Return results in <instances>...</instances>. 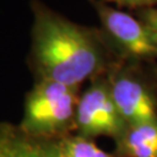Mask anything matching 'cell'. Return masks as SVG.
I'll use <instances>...</instances> for the list:
<instances>
[{"label": "cell", "mask_w": 157, "mask_h": 157, "mask_svg": "<svg viewBox=\"0 0 157 157\" xmlns=\"http://www.w3.org/2000/svg\"><path fill=\"white\" fill-rule=\"evenodd\" d=\"M106 76L114 104L127 126L157 120V90L144 65L117 62Z\"/></svg>", "instance_id": "obj_4"}, {"label": "cell", "mask_w": 157, "mask_h": 157, "mask_svg": "<svg viewBox=\"0 0 157 157\" xmlns=\"http://www.w3.org/2000/svg\"><path fill=\"white\" fill-rule=\"evenodd\" d=\"M114 157H157V120L129 124L114 140Z\"/></svg>", "instance_id": "obj_7"}, {"label": "cell", "mask_w": 157, "mask_h": 157, "mask_svg": "<svg viewBox=\"0 0 157 157\" xmlns=\"http://www.w3.org/2000/svg\"><path fill=\"white\" fill-rule=\"evenodd\" d=\"M127 127L111 94L106 73L90 80L79 94L75 133L94 140L100 136L118 139Z\"/></svg>", "instance_id": "obj_5"}, {"label": "cell", "mask_w": 157, "mask_h": 157, "mask_svg": "<svg viewBox=\"0 0 157 157\" xmlns=\"http://www.w3.org/2000/svg\"><path fill=\"white\" fill-rule=\"evenodd\" d=\"M79 89L51 80H36L17 124L28 135L59 140L75 132Z\"/></svg>", "instance_id": "obj_2"}, {"label": "cell", "mask_w": 157, "mask_h": 157, "mask_svg": "<svg viewBox=\"0 0 157 157\" xmlns=\"http://www.w3.org/2000/svg\"><path fill=\"white\" fill-rule=\"evenodd\" d=\"M61 157H114L112 152L105 151L92 139L76 133L59 139Z\"/></svg>", "instance_id": "obj_8"}, {"label": "cell", "mask_w": 157, "mask_h": 157, "mask_svg": "<svg viewBox=\"0 0 157 157\" xmlns=\"http://www.w3.org/2000/svg\"><path fill=\"white\" fill-rule=\"evenodd\" d=\"M111 5L130 11H142L147 8L157 7V0H105Z\"/></svg>", "instance_id": "obj_9"}, {"label": "cell", "mask_w": 157, "mask_h": 157, "mask_svg": "<svg viewBox=\"0 0 157 157\" xmlns=\"http://www.w3.org/2000/svg\"><path fill=\"white\" fill-rule=\"evenodd\" d=\"M0 157H61L59 140L35 137L17 124L0 122Z\"/></svg>", "instance_id": "obj_6"}, {"label": "cell", "mask_w": 157, "mask_h": 157, "mask_svg": "<svg viewBox=\"0 0 157 157\" xmlns=\"http://www.w3.org/2000/svg\"><path fill=\"white\" fill-rule=\"evenodd\" d=\"M89 1L98 15L101 32L118 62L155 64L157 44L140 17L105 0Z\"/></svg>", "instance_id": "obj_3"}, {"label": "cell", "mask_w": 157, "mask_h": 157, "mask_svg": "<svg viewBox=\"0 0 157 157\" xmlns=\"http://www.w3.org/2000/svg\"><path fill=\"white\" fill-rule=\"evenodd\" d=\"M135 15L140 17L142 22L146 25L147 28L149 29V32L151 34L152 39L155 40L157 44V7L137 11L135 12Z\"/></svg>", "instance_id": "obj_10"}, {"label": "cell", "mask_w": 157, "mask_h": 157, "mask_svg": "<svg viewBox=\"0 0 157 157\" xmlns=\"http://www.w3.org/2000/svg\"><path fill=\"white\" fill-rule=\"evenodd\" d=\"M32 13L29 59L36 80L80 89L118 62L100 28L73 22L37 0Z\"/></svg>", "instance_id": "obj_1"}, {"label": "cell", "mask_w": 157, "mask_h": 157, "mask_svg": "<svg viewBox=\"0 0 157 157\" xmlns=\"http://www.w3.org/2000/svg\"><path fill=\"white\" fill-rule=\"evenodd\" d=\"M149 71H150L151 78H152V80H154V84H155V87H156V90H157V65L156 64L151 65Z\"/></svg>", "instance_id": "obj_11"}]
</instances>
